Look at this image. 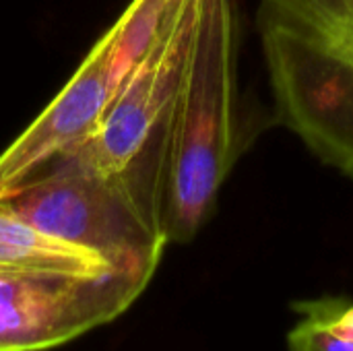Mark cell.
Returning <instances> with one entry per match:
<instances>
[{
	"instance_id": "cell-1",
	"label": "cell",
	"mask_w": 353,
	"mask_h": 351,
	"mask_svg": "<svg viewBox=\"0 0 353 351\" xmlns=\"http://www.w3.org/2000/svg\"><path fill=\"white\" fill-rule=\"evenodd\" d=\"M238 35L232 0H199L192 43L170 116L163 232L190 242L213 215L238 159Z\"/></svg>"
},
{
	"instance_id": "cell-3",
	"label": "cell",
	"mask_w": 353,
	"mask_h": 351,
	"mask_svg": "<svg viewBox=\"0 0 353 351\" xmlns=\"http://www.w3.org/2000/svg\"><path fill=\"white\" fill-rule=\"evenodd\" d=\"M199 0H186L122 79L93 134L64 161L124 176L163 205L172 108L188 60ZM54 159V161H58Z\"/></svg>"
},
{
	"instance_id": "cell-5",
	"label": "cell",
	"mask_w": 353,
	"mask_h": 351,
	"mask_svg": "<svg viewBox=\"0 0 353 351\" xmlns=\"http://www.w3.org/2000/svg\"><path fill=\"white\" fill-rule=\"evenodd\" d=\"M147 285L130 275L0 273V351L64 345L122 317Z\"/></svg>"
},
{
	"instance_id": "cell-7",
	"label": "cell",
	"mask_w": 353,
	"mask_h": 351,
	"mask_svg": "<svg viewBox=\"0 0 353 351\" xmlns=\"http://www.w3.org/2000/svg\"><path fill=\"white\" fill-rule=\"evenodd\" d=\"M290 351H353V300L316 298L294 304Z\"/></svg>"
},
{
	"instance_id": "cell-6",
	"label": "cell",
	"mask_w": 353,
	"mask_h": 351,
	"mask_svg": "<svg viewBox=\"0 0 353 351\" xmlns=\"http://www.w3.org/2000/svg\"><path fill=\"white\" fill-rule=\"evenodd\" d=\"M0 273L79 277L126 275L116 271L97 252L43 234L4 203H0Z\"/></svg>"
},
{
	"instance_id": "cell-4",
	"label": "cell",
	"mask_w": 353,
	"mask_h": 351,
	"mask_svg": "<svg viewBox=\"0 0 353 351\" xmlns=\"http://www.w3.org/2000/svg\"><path fill=\"white\" fill-rule=\"evenodd\" d=\"M178 8L180 0H130L64 89L0 153V197L93 134L126 72Z\"/></svg>"
},
{
	"instance_id": "cell-2",
	"label": "cell",
	"mask_w": 353,
	"mask_h": 351,
	"mask_svg": "<svg viewBox=\"0 0 353 351\" xmlns=\"http://www.w3.org/2000/svg\"><path fill=\"white\" fill-rule=\"evenodd\" d=\"M25 221L103 257L116 271L151 281L165 246L161 203L124 176L58 159L0 197Z\"/></svg>"
}]
</instances>
